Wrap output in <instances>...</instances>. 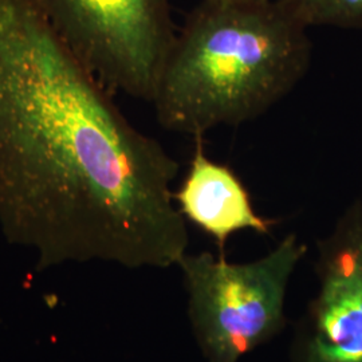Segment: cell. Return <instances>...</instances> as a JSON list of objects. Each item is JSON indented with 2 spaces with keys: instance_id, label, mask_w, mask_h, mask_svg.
<instances>
[{
  "instance_id": "52a82bcc",
  "label": "cell",
  "mask_w": 362,
  "mask_h": 362,
  "mask_svg": "<svg viewBox=\"0 0 362 362\" xmlns=\"http://www.w3.org/2000/svg\"><path fill=\"white\" fill-rule=\"evenodd\" d=\"M303 26L362 30V0H276Z\"/></svg>"
},
{
  "instance_id": "5b68a950",
  "label": "cell",
  "mask_w": 362,
  "mask_h": 362,
  "mask_svg": "<svg viewBox=\"0 0 362 362\" xmlns=\"http://www.w3.org/2000/svg\"><path fill=\"white\" fill-rule=\"evenodd\" d=\"M318 290L294 327L290 362H362V200L317 242Z\"/></svg>"
},
{
  "instance_id": "3957f363",
  "label": "cell",
  "mask_w": 362,
  "mask_h": 362,
  "mask_svg": "<svg viewBox=\"0 0 362 362\" xmlns=\"http://www.w3.org/2000/svg\"><path fill=\"white\" fill-rule=\"evenodd\" d=\"M308 246L288 233L264 257L233 263L226 255L185 254L177 267L188 320L207 362H239L287 326L286 293Z\"/></svg>"
},
{
  "instance_id": "277c9868",
  "label": "cell",
  "mask_w": 362,
  "mask_h": 362,
  "mask_svg": "<svg viewBox=\"0 0 362 362\" xmlns=\"http://www.w3.org/2000/svg\"><path fill=\"white\" fill-rule=\"evenodd\" d=\"M67 49L115 93L152 104L177 30L169 0H35Z\"/></svg>"
},
{
  "instance_id": "ba28073f",
  "label": "cell",
  "mask_w": 362,
  "mask_h": 362,
  "mask_svg": "<svg viewBox=\"0 0 362 362\" xmlns=\"http://www.w3.org/2000/svg\"><path fill=\"white\" fill-rule=\"evenodd\" d=\"M259 1H264V0H259Z\"/></svg>"
},
{
  "instance_id": "7a4b0ae2",
  "label": "cell",
  "mask_w": 362,
  "mask_h": 362,
  "mask_svg": "<svg viewBox=\"0 0 362 362\" xmlns=\"http://www.w3.org/2000/svg\"><path fill=\"white\" fill-rule=\"evenodd\" d=\"M311 52L308 27L276 0H202L158 81L157 121L192 137L252 121L294 90Z\"/></svg>"
},
{
  "instance_id": "8992f818",
  "label": "cell",
  "mask_w": 362,
  "mask_h": 362,
  "mask_svg": "<svg viewBox=\"0 0 362 362\" xmlns=\"http://www.w3.org/2000/svg\"><path fill=\"white\" fill-rule=\"evenodd\" d=\"M194 139L196 146L189 168L179 189L173 192L182 218L212 238L220 255H226L233 233L251 230L270 235L278 220L260 216L239 176L228 165L208 157L204 136Z\"/></svg>"
},
{
  "instance_id": "6da1fadb",
  "label": "cell",
  "mask_w": 362,
  "mask_h": 362,
  "mask_svg": "<svg viewBox=\"0 0 362 362\" xmlns=\"http://www.w3.org/2000/svg\"><path fill=\"white\" fill-rule=\"evenodd\" d=\"M179 163L137 129L35 0H0V233L39 272L106 262L168 269L189 233Z\"/></svg>"
}]
</instances>
